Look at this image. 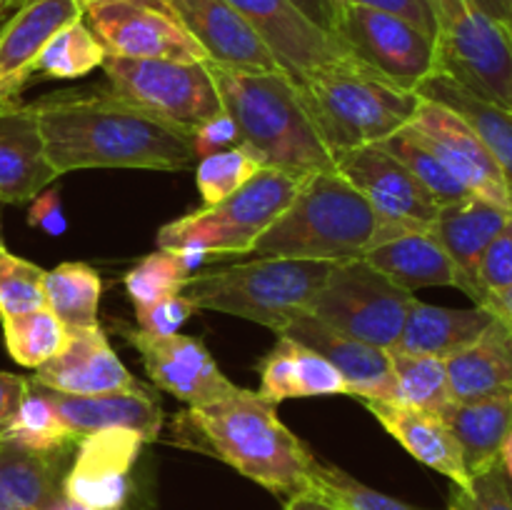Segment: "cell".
<instances>
[{
	"instance_id": "obj_1",
	"label": "cell",
	"mask_w": 512,
	"mask_h": 510,
	"mask_svg": "<svg viewBox=\"0 0 512 510\" xmlns=\"http://www.w3.org/2000/svg\"><path fill=\"white\" fill-rule=\"evenodd\" d=\"M45 155L58 175L85 168L188 170L193 130L110 93H58L33 103Z\"/></svg>"
},
{
	"instance_id": "obj_2",
	"label": "cell",
	"mask_w": 512,
	"mask_h": 510,
	"mask_svg": "<svg viewBox=\"0 0 512 510\" xmlns=\"http://www.w3.org/2000/svg\"><path fill=\"white\" fill-rule=\"evenodd\" d=\"M178 433L270 493L290 498L308 490L315 455L278 418V405L255 390L238 388L218 403L188 408Z\"/></svg>"
},
{
	"instance_id": "obj_3",
	"label": "cell",
	"mask_w": 512,
	"mask_h": 510,
	"mask_svg": "<svg viewBox=\"0 0 512 510\" xmlns=\"http://www.w3.org/2000/svg\"><path fill=\"white\" fill-rule=\"evenodd\" d=\"M223 110L238 125L240 145L263 168L283 170L298 180L335 170V160L320 140L295 83L278 73L225 68L208 63Z\"/></svg>"
},
{
	"instance_id": "obj_4",
	"label": "cell",
	"mask_w": 512,
	"mask_h": 510,
	"mask_svg": "<svg viewBox=\"0 0 512 510\" xmlns=\"http://www.w3.org/2000/svg\"><path fill=\"white\" fill-rule=\"evenodd\" d=\"M405 230L410 225L385 223L338 170H323L303 180L293 203L260 235L253 253L258 258L345 263Z\"/></svg>"
},
{
	"instance_id": "obj_5",
	"label": "cell",
	"mask_w": 512,
	"mask_h": 510,
	"mask_svg": "<svg viewBox=\"0 0 512 510\" xmlns=\"http://www.w3.org/2000/svg\"><path fill=\"white\" fill-rule=\"evenodd\" d=\"M295 90L333 160L405 128L420 105L418 93L393 85L355 55L313 70Z\"/></svg>"
},
{
	"instance_id": "obj_6",
	"label": "cell",
	"mask_w": 512,
	"mask_h": 510,
	"mask_svg": "<svg viewBox=\"0 0 512 510\" xmlns=\"http://www.w3.org/2000/svg\"><path fill=\"white\" fill-rule=\"evenodd\" d=\"M335 263L295 258H255L193 275L188 298L198 310L253 320L283 333L310 308Z\"/></svg>"
},
{
	"instance_id": "obj_7",
	"label": "cell",
	"mask_w": 512,
	"mask_h": 510,
	"mask_svg": "<svg viewBox=\"0 0 512 510\" xmlns=\"http://www.w3.org/2000/svg\"><path fill=\"white\" fill-rule=\"evenodd\" d=\"M303 180L263 168L240 190L215 205L180 215L158 230V248H203L218 255H248L260 235L285 213Z\"/></svg>"
},
{
	"instance_id": "obj_8",
	"label": "cell",
	"mask_w": 512,
	"mask_h": 510,
	"mask_svg": "<svg viewBox=\"0 0 512 510\" xmlns=\"http://www.w3.org/2000/svg\"><path fill=\"white\" fill-rule=\"evenodd\" d=\"M435 23V73L512 110V40L480 0H428Z\"/></svg>"
},
{
	"instance_id": "obj_9",
	"label": "cell",
	"mask_w": 512,
	"mask_h": 510,
	"mask_svg": "<svg viewBox=\"0 0 512 510\" xmlns=\"http://www.w3.org/2000/svg\"><path fill=\"white\" fill-rule=\"evenodd\" d=\"M413 293L363 258L335 263L305 313L338 333L390 350L403 330Z\"/></svg>"
},
{
	"instance_id": "obj_10",
	"label": "cell",
	"mask_w": 512,
	"mask_h": 510,
	"mask_svg": "<svg viewBox=\"0 0 512 510\" xmlns=\"http://www.w3.org/2000/svg\"><path fill=\"white\" fill-rule=\"evenodd\" d=\"M100 68L115 95L183 128L193 130L223 110L208 63L108 55Z\"/></svg>"
},
{
	"instance_id": "obj_11",
	"label": "cell",
	"mask_w": 512,
	"mask_h": 510,
	"mask_svg": "<svg viewBox=\"0 0 512 510\" xmlns=\"http://www.w3.org/2000/svg\"><path fill=\"white\" fill-rule=\"evenodd\" d=\"M83 18L115 58L208 63L205 50L165 0H100L85 5Z\"/></svg>"
},
{
	"instance_id": "obj_12",
	"label": "cell",
	"mask_w": 512,
	"mask_h": 510,
	"mask_svg": "<svg viewBox=\"0 0 512 510\" xmlns=\"http://www.w3.org/2000/svg\"><path fill=\"white\" fill-rule=\"evenodd\" d=\"M335 35L360 63L408 93H418L435 73V40L400 15L348 5Z\"/></svg>"
},
{
	"instance_id": "obj_13",
	"label": "cell",
	"mask_w": 512,
	"mask_h": 510,
	"mask_svg": "<svg viewBox=\"0 0 512 510\" xmlns=\"http://www.w3.org/2000/svg\"><path fill=\"white\" fill-rule=\"evenodd\" d=\"M263 38L280 70L300 83L313 70L353 58L343 40L318 28L290 0H225Z\"/></svg>"
},
{
	"instance_id": "obj_14",
	"label": "cell",
	"mask_w": 512,
	"mask_h": 510,
	"mask_svg": "<svg viewBox=\"0 0 512 510\" xmlns=\"http://www.w3.org/2000/svg\"><path fill=\"white\" fill-rule=\"evenodd\" d=\"M125 340L143 360L145 373L165 393L188 403V408L218 403L238 390L230 383L203 340L193 335H148L143 330H125Z\"/></svg>"
},
{
	"instance_id": "obj_15",
	"label": "cell",
	"mask_w": 512,
	"mask_h": 510,
	"mask_svg": "<svg viewBox=\"0 0 512 510\" xmlns=\"http://www.w3.org/2000/svg\"><path fill=\"white\" fill-rule=\"evenodd\" d=\"M335 170L365 195L390 225L430 228L440 205L423 183L380 143L363 145L335 158Z\"/></svg>"
},
{
	"instance_id": "obj_16",
	"label": "cell",
	"mask_w": 512,
	"mask_h": 510,
	"mask_svg": "<svg viewBox=\"0 0 512 510\" xmlns=\"http://www.w3.org/2000/svg\"><path fill=\"white\" fill-rule=\"evenodd\" d=\"M410 125L423 135L425 143L435 150V155L443 160L445 168L470 193L512 213V193L503 173H500L498 163L488 153L483 140L475 135V130L455 110L445 108L435 100L420 98V105L415 108Z\"/></svg>"
},
{
	"instance_id": "obj_17",
	"label": "cell",
	"mask_w": 512,
	"mask_h": 510,
	"mask_svg": "<svg viewBox=\"0 0 512 510\" xmlns=\"http://www.w3.org/2000/svg\"><path fill=\"white\" fill-rule=\"evenodd\" d=\"M145 438L135 430L108 428L80 438L65 470L63 495L88 510H123L130 498V470Z\"/></svg>"
},
{
	"instance_id": "obj_18",
	"label": "cell",
	"mask_w": 512,
	"mask_h": 510,
	"mask_svg": "<svg viewBox=\"0 0 512 510\" xmlns=\"http://www.w3.org/2000/svg\"><path fill=\"white\" fill-rule=\"evenodd\" d=\"M280 335H288L323 355L343 375L353 398H360L363 403L368 400L393 403L395 400L393 363L385 348L338 333L310 313H300Z\"/></svg>"
},
{
	"instance_id": "obj_19",
	"label": "cell",
	"mask_w": 512,
	"mask_h": 510,
	"mask_svg": "<svg viewBox=\"0 0 512 510\" xmlns=\"http://www.w3.org/2000/svg\"><path fill=\"white\" fill-rule=\"evenodd\" d=\"M188 33L208 55V63L225 68L278 73L280 65L258 33L225 0H165Z\"/></svg>"
},
{
	"instance_id": "obj_20",
	"label": "cell",
	"mask_w": 512,
	"mask_h": 510,
	"mask_svg": "<svg viewBox=\"0 0 512 510\" xmlns=\"http://www.w3.org/2000/svg\"><path fill=\"white\" fill-rule=\"evenodd\" d=\"M68 333L70 340L63 353L35 368V375L30 378L33 383L65 395L115 393L138 385L100 325Z\"/></svg>"
},
{
	"instance_id": "obj_21",
	"label": "cell",
	"mask_w": 512,
	"mask_h": 510,
	"mask_svg": "<svg viewBox=\"0 0 512 510\" xmlns=\"http://www.w3.org/2000/svg\"><path fill=\"white\" fill-rule=\"evenodd\" d=\"M55 178L33 103L0 100V203H30Z\"/></svg>"
},
{
	"instance_id": "obj_22",
	"label": "cell",
	"mask_w": 512,
	"mask_h": 510,
	"mask_svg": "<svg viewBox=\"0 0 512 510\" xmlns=\"http://www.w3.org/2000/svg\"><path fill=\"white\" fill-rule=\"evenodd\" d=\"M80 18L75 0H23L0 30V100H18L48 40Z\"/></svg>"
},
{
	"instance_id": "obj_23",
	"label": "cell",
	"mask_w": 512,
	"mask_h": 510,
	"mask_svg": "<svg viewBox=\"0 0 512 510\" xmlns=\"http://www.w3.org/2000/svg\"><path fill=\"white\" fill-rule=\"evenodd\" d=\"M38 385V383H35ZM45 398L58 410L60 420L73 430L78 438L108 428L135 430L145 438V443L158 438L163 428V408L150 390L135 388L115 390V393L100 395H65L43 388Z\"/></svg>"
},
{
	"instance_id": "obj_24",
	"label": "cell",
	"mask_w": 512,
	"mask_h": 510,
	"mask_svg": "<svg viewBox=\"0 0 512 510\" xmlns=\"http://www.w3.org/2000/svg\"><path fill=\"white\" fill-rule=\"evenodd\" d=\"M510 215V210L500 208L490 200L468 195L458 203L443 205L435 215L433 225H430L433 235L453 263L455 275H458V288L465 295H470L473 303H478L475 273H478L480 258H483L485 248L493 243L495 235L508 223Z\"/></svg>"
},
{
	"instance_id": "obj_25",
	"label": "cell",
	"mask_w": 512,
	"mask_h": 510,
	"mask_svg": "<svg viewBox=\"0 0 512 510\" xmlns=\"http://www.w3.org/2000/svg\"><path fill=\"white\" fill-rule=\"evenodd\" d=\"M368 410L378 418V423L413 455L418 463L438 470L455 488L468 490L473 478L465 468L463 450L455 440L453 430L445 423L443 415L425 413V410L403 408L398 403H380L368 400Z\"/></svg>"
},
{
	"instance_id": "obj_26",
	"label": "cell",
	"mask_w": 512,
	"mask_h": 510,
	"mask_svg": "<svg viewBox=\"0 0 512 510\" xmlns=\"http://www.w3.org/2000/svg\"><path fill=\"white\" fill-rule=\"evenodd\" d=\"M455 403L512 395V330L495 318L475 343L445 360Z\"/></svg>"
},
{
	"instance_id": "obj_27",
	"label": "cell",
	"mask_w": 512,
	"mask_h": 510,
	"mask_svg": "<svg viewBox=\"0 0 512 510\" xmlns=\"http://www.w3.org/2000/svg\"><path fill=\"white\" fill-rule=\"evenodd\" d=\"M495 320L490 310L473 305V308H440L415 298L405 313L403 330L388 353L408 355H435L448 360L458 350L483 335Z\"/></svg>"
},
{
	"instance_id": "obj_28",
	"label": "cell",
	"mask_w": 512,
	"mask_h": 510,
	"mask_svg": "<svg viewBox=\"0 0 512 510\" xmlns=\"http://www.w3.org/2000/svg\"><path fill=\"white\" fill-rule=\"evenodd\" d=\"M363 260L408 293L433 285L458 288L453 263L430 228H410L395 238L383 240L373 245Z\"/></svg>"
},
{
	"instance_id": "obj_29",
	"label": "cell",
	"mask_w": 512,
	"mask_h": 510,
	"mask_svg": "<svg viewBox=\"0 0 512 510\" xmlns=\"http://www.w3.org/2000/svg\"><path fill=\"white\" fill-rule=\"evenodd\" d=\"M65 450L43 453L0 440V510H48L63 495Z\"/></svg>"
},
{
	"instance_id": "obj_30",
	"label": "cell",
	"mask_w": 512,
	"mask_h": 510,
	"mask_svg": "<svg viewBox=\"0 0 512 510\" xmlns=\"http://www.w3.org/2000/svg\"><path fill=\"white\" fill-rule=\"evenodd\" d=\"M418 95L455 110L475 130V135L483 140L488 153L498 163L512 193V110L470 93L468 88L440 73L430 75L418 88Z\"/></svg>"
},
{
	"instance_id": "obj_31",
	"label": "cell",
	"mask_w": 512,
	"mask_h": 510,
	"mask_svg": "<svg viewBox=\"0 0 512 510\" xmlns=\"http://www.w3.org/2000/svg\"><path fill=\"white\" fill-rule=\"evenodd\" d=\"M453 430L470 478L500 465V453L512 430V395L453 403L443 413Z\"/></svg>"
},
{
	"instance_id": "obj_32",
	"label": "cell",
	"mask_w": 512,
	"mask_h": 510,
	"mask_svg": "<svg viewBox=\"0 0 512 510\" xmlns=\"http://www.w3.org/2000/svg\"><path fill=\"white\" fill-rule=\"evenodd\" d=\"M103 280L85 263H63L45 270V308L53 310L68 330L98 325Z\"/></svg>"
},
{
	"instance_id": "obj_33",
	"label": "cell",
	"mask_w": 512,
	"mask_h": 510,
	"mask_svg": "<svg viewBox=\"0 0 512 510\" xmlns=\"http://www.w3.org/2000/svg\"><path fill=\"white\" fill-rule=\"evenodd\" d=\"M390 363H393L395 383L393 403L433 415H443L455 403L450 395L448 368L443 358L390 353Z\"/></svg>"
},
{
	"instance_id": "obj_34",
	"label": "cell",
	"mask_w": 512,
	"mask_h": 510,
	"mask_svg": "<svg viewBox=\"0 0 512 510\" xmlns=\"http://www.w3.org/2000/svg\"><path fill=\"white\" fill-rule=\"evenodd\" d=\"M108 53H105L103 43L98 35L90 30L85 18L73 20L65 25L63 30L48 40L43 53L33 63V78H55V80H70L83 78V75L93 73L95 68L105 63Z\"/></svg>"
},
{
	"instance_id": "obj_35",
	"label": "cell",
	"mask_w": 512,
	"mask_h": 510,
	"mask_svg": "<svg viewBox=\"0 0 512 510\" xmlns=\"http://www.w3.org/2000/svg\"><path fill=\"white\" fill-rule=\"evenodd\" d=\"M0 323H3V338L10 358L23 368H40L55 355L63 353L70 340L68 328L50 308L10 315Z\"/></svg>"
},
{
	"instance_id": "obj_36",
	"label": "cell",
	"mask_w": 512,
	"mask_h": 510,
	"mask_svg": "<svg viewBox=\"0 0 512 510\" xmlns=\"http://www.w3.org/2000/svg\"><path fill=\"white\" fill-rule=\"evenodd\" d=\"M380 145H383L390 155H395V158H398L400 163L428 188V193L433 195L435 203H438L440 208L473 195L448 168H445L443 160L435 155V150L425 143L423 135H420L410 123L405 125V128L395 130V133L388 135L385 140H380Z\"/></svg>"
},
{
	"instance_id": "obj_37",
	"label": "cell",
	"mask_w": 512,
	"mask_h": 510,
	"mask_svg": "<svg viewBox=\"0 0 512 510\" xmlns=\"http://www.w3.org/2000/svg\"><path fill=\"white\" fill-rule=\"evenodd\" d=\"M3 440H10V443H18L30 450L58 453V450L68 448L73 440H78V435L60 420L53 403L30 380L28 393H25L18 415H15L13 425H10Z\"/></svg>"
},
{
	"instance_id": "obj_38",
	"label": "cell",
	"mask_w": 512,
	"mask_h": 510,
	"mask_svg": "<svg viewBox=\"0 0 512 510\" xmlns=\"http://www.w3.org/2000/svg\"><path fill=\"white\" fill-rule=\"evenodd\" d=\"M308 490L325 498L328 503L338 505L340 510H420L415 505L393 498V495H385L370 485L360 483L345 470L323 465L320 460H315Z\"/></svg>"
},
{
	"instance_id": "obj_39",
	"label": "cell",
	"mask_w": 512,
	"mask_h": 510,
	"mask_svg": "<svg viewBox=\"0 0 512 510\" xmlns=\"http://www.w3.org/2000/svg\"><path fill=\"white\" fill-rule=\"evenodd\" d=\"M125 290L128 298L133 300L135 308H145L158 300L180 295L190 283V275L180 268L178 258L170 250H155L145 255L140 263L125 273Z\"/></svg>"
},
{
	"instance_id": "obj_40",
	"label": "cell",
	"mask_w": 512,
	"mask_h": 510,
	"mask_svg": "<svg viewBox=\"0 0 512 510\" xmlns=\"http://www.w3.org/2000/svg\"><path fill=\"white\" fill-rule=\"evenodd\" d=\"M258 170H263V165L253 158V153L245 145H235L223 153L200 158L195 165V183L203 203L215 205L243 188Z\"/></svg>"
},
{
	"instance_id": "obj_41",
	"label": "cell",
	"mask_w": 512,
	"mask_h": 510,
	"mask_svg": "<svg viewBox=\"0 0 512 510\" xmlns=\"http://www.w3.org/2000/svg\"><path fill=\"white\" fill-rule=\"evenodd\" d=\"M45 308V270L0 245V320Z\"/></svg>"
},
{
	"instance_id": "obj_42",
	"label": "cell",
	"mask_w": 512,
	"mask_h": 510,
	"mask_svg": "<svg viewBox=\"0 0 512 510\" xmlns=\"http://www.w3.org/2000/svg\"><path fill=\"white\" fill-rule=\"evenodd\" d=\"M475 280H478V303L475 305L480 308H485L490 300L512 288V215L503 230L495 235L493 243L485 248Z\"/></svg>"
},
{
	"instance_id": "obj_43",
	"label": "cell",
	"mask_w": 512,
	"mask_h": 510,
	"mask_svg": "<svg viewBox=\"0 0 512 510\" xmlns=\"http://www.w3.org/2000/svg\"><path fill=\"white\" fill-rule=\"evenodd\" d=\"M295 398H315V395H350L343 375L320 353L295 340Z\"/></svg>"
},
{
	"instance_id": "obj_44",
	"label": "cell",
	"mask_w": 512,
	"mask_h": 510,
	"mask_svg": "<svg viewBox=\"0 0 512 510\" xmlns=\"http://www.w3.org/2000/svg\"><path fill=\"white\" fill-rule=\"evenodd\" d=\"M450 510H512V490L503 473V465L473 475L468 490L453 485Z\"/></svg>"
},
{
	"instance_id": "obj_45",
	"label": "cell",
	"mask_w": 512,
	"mask_h": 510,
	"mask_svg": "<svg viewBox=\"0 0 512 510\" xmlns=\"http://www.w3.org/2000/svg\"><path fill=\"white\" fill-rule=\"evenodd\" d=\"M195 305L188 295H170V298L158 300L153 305H145V308H135V320H138V330L148 335H165L180 333V328L185 325V320L195 313Z\"/></svg>"
},
{
	"instance_id": "obj_46",
	"label": "cell",
	"mask_w": 512,
	"mask_h": 510,
	"mask_svg": "<svg viewBox=\"0 0 512 510\" xmlns=\"http://www.w3.org/2000/svg\"><path fill=\"white\" fill-rule=\"evenodd\" d=\"M235 145H240L238 125L233 123V118L225 110H220L215 118L205 120V123L193 128V150L198 160L223 153V150L235 148Z\"/></svg>"
},
{
	"instance_id": "obj_47",
	"label": "cell",
	"mask_w": 512,
	"mask_h": 510,
	"mask_svg": "<svg viewBox=\"0 0 512 510\" xmlns=\"http://www.w3.org/2000/svg\"><path fill=\"white\" fill-rule=\"evenodd\" d=\"M28 225L48 233L50 238H60L68 230V218H65L63 200H60L58 188H45L30 200Z\"/></svg>"
},
{
	"instance_id": "obj_48",
	"label": "cell",
	"mask_w": 512,
	"mask_h": 510,
	"mask_svg": "<svg viewBox=\"0 0 512 510\" xmlns=\"http://www.w3.org/2000/svg\"><path fill=\"white\" fill-rule=\"evenodd\" d=\"M348 3L400 15V18L413 23L415 28H420L425 35H430V38L435 40V23H433V15H430L428 0H348Z\"/></svg>"
},
{
	"instance_id": "obj_49",
	"label": "cell",
	"mask_w": 512,
	"mask_h": 510,
	"mask_svg": "<svg viewBox=\"0 0 512 510\" xmlns=\"http://www.w3.org/2000/svg\"><path fill=\"white\" fill-rule=\"evenodd\" d=\"M28 385L30 380L23 378V375L0 370V440L5 438L8 428L13 425L20 403H23L25 393H28Z\"/></svg>"
},
{
	"instance_id": "obj_50",
	"label": "cell",
	"mask_w": 512,
	"mask_h": 510,
	"mask_svg": "<svg viewBox=\"0 0 512 510\" xmlns=\"http://www.w3.org/2000/svg\"><path fill=\"white\" fill-rule=\"evenodd\" d=\"M290 3H293L295 8H298L300 13L305 15V18L313 20V23L318 25V28H323V30H328V33H333V18H330V13H328V8H325L323 0H290Z\"/></svg>"
},
{
	"instance_id": "obj_51",
	"label": "cell",
	"mask_w": 512,
	"mask_h": 510,
	"mask_svg": "<svg viewBox=\"0 0 512 510\" xmlns=\"http://www.w3.org/2000/svg\"><path fill=\"white\" fill-rule=\"evenodd\" d=\"M170 253L178 258L180 268H183L190 278H193V275H198L200 265L208 263L210 258H218V255L208 253V250H203V248H175V250H170Z\"/></svg>"
},
{
	"instance_id": "obj_52",
	"label": "cell",
	"mask_w": 512,
	"mask_h": 510,
	"mask_svg": "<svg viewBox=\"0 0 512 510\" xmlns=\"http://www.w3.org/2000/svg\"><path fill=\"white\" fill-rule=\"evenodd\" d=\"M285 510H340L338 505L328 503L320 495L310 493V490H303V493L290 495L288 503H285Z\"/></svg>"
},
{
	"instance_id": "obj_53",
	"label": "cell",
	"mask_w": 512,
	"mask_h": 510,
	"mask_svg": "<svg viewBox=\"0 0 512 510\" xmlns=\"http://www.w3.org/2000/svg\"><path fill=\"white\" fill-rule=\"evenodd\" d=\"M485 310H490L495 318L503 320V323L512 330V288L505 290V293L498 295L495 300H490V303L485 305Z\"/></svg>"
},
{
	"instance_id": "obj_54",
	"label": "cell",
	"mask_w": 512,
	"mask_h": 510,
	"mask_svg": "<svg viewBox=\"0 0 512 510\" xmlns=\"http://www.w3.org/2000/svg\"><path fill=\"white\" fill-rule=\"evenodd\" d=\"M500 465H503V473H505V478H508V483L512 488V430H510L508 440H505V445H503V453H500Z\"/></svg>"
},
{
	"instance_id": "obj_55",
	"label": "cell",
	"mask_w": 512,
	"mask_h": 510,
	"mask_svg": "<svg viewBox=\"0 0 512 510\" xmlns=\"http://www.w3.org/2000/svg\"><path fill=\"white\" fill-rule=\"evenodd\" d=\"M325 3V8H328V13H330V18H333V33H335V25H338V20H340V15L345 13V8H348V0H323Z\"/></svg>"
},
{
	"instance_id": "obj_56",
	"label": "cell",
	"mask_w": 512,
	"mask_h": 510,
	"mask_svg": "<svg viewBox=\"0 0 512 510\" xmlns=\"http://www.w3.org/2000/svg\"><path fill=\"white\" fill-rule=\"evenodd\" d=\"M48 510H88V508L80 503H75V500L65 498V495H60L58 500H53V503L48 505Z\"/></svg>"
},
{
	"instance_id": "obj_57",
	"label": "cell",
	"mask_w": 512,
	"mask_h": 510,
	"mask_svg": "<svg viewBox=\"0 0 512 510\" xmlns=\"http://www.w3.org/2000/svg\"><path fill=\"white\" fill-rule=\"evenodd\" d=\"M490 13H510L512 15V0H480Z\"/></svg>"
},
{
	"instance_id": "obj_58",
	"label": "cell",
	"mask_w": 512,
	"mask_h": 510,
	"mask_svg": "<svg viewBox=\"0 0 512 510\" xmlns=\"http://www.w3.org/2000/svg\"><path fill=\"white\" fill-rule=\"evenodd\" d=\"M493 15L500 20V23H503V28L508 30V35H510V40H512V15L510 13H493Z\"/></svg>"
},
{
	"instance_id": "obj_59",
	"label": "cell",
	"mask_w": 512,
	"mask_h": 510,
	"mask_svg": "<svg viewBox=\"0 0 512 510\" xmlns=\"http://www.w3.org/2000/svg\"><path fill=\"white\" fill-rule=\"evenodd\" d=\"M15 3H18V0H0V15H3L5 10H10V8H13Z\"/></svg>"
},
{
	"instance_id": "obj_60",
	"label": "cell",
	"mask_w": 512,
	"mask_h": 510,
	"mask_svg": "<svg viewBox=\"0 0 512 510\" xmlns=\"http://www.w3.org/2000/svg\"><path fill=\"white\" fill-rule=\"evenodd\" d=\"M75 3L80 5V8H85V5H93V3H100V0H75Z\"/></svg>"
},
{
	"instance_id": "obj_61",
	"label": "cell",
	"mask_w": 512,
	"mask_h": 510,
	"mask_svg": "<svg viewBox=\"0 0 512 510\" xmlns=\"http://www.w3.org/2000/svg\"><path fill=\"white\" fill-rule=\"evenodd\" d=\"M0 245H3V228H0Z\"/></svg>"
},
{
	"instance_id": "obj_62",
	"label": "cell",
	"mask_w": 512,
	"mask_h": 510,
	"mask_svg": "<svg viewBox=\"0 0 512 510\" xmlns=\"http://www.w3.org/2000/svg\"><path fill=\"white\" fill-rule=\"evenodd\" d=\"M510 490H512V488H510Z\"/></svg>"
}]
</instances>
